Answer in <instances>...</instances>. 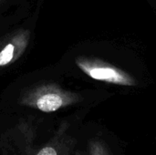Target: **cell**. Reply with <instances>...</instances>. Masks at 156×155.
<instances>
[{"label": "cell", "instance_id": "1", "mask_svg": "<svg viewBox=\"0 0 156 155\" xmlns=\"http://www.w3.org/2000/svg\"><path fill=\"white\" fill-rule=\"evenodd\" d=\"M82 100L80 94L65 90L56 82H44L26 90L20 95L18 103L24 107L51 113L77 105Z\"/></svg>", "mask_w": 156, "mask_h": 155}, {"label": "cell", "instance_id": "2", "mask_svg": "<svg viewBox=\"0 0 156 155\" xmlns=\"http://www.w3.org/2000/svg\"><path fill=\"white\" fill-rule=\"evenodd\" d=\"M75 64L92 79L123 87L138 85L137 79L130 73L100 58L80 56L75 58Z\"/></svg>", "mask_w": 156, "mask_h": 155}, {"label": "cell", "instance_id": "3", "mask_svg": "<svg viewBox=\"0 0 156 155\" xmlns=\"http://www.w3.org/2000/svg\"><path fill=\"white\" fill-rule=\"evenodd\" d=\"M37 139V126L33 120H20L7 130L0 140L1 155H33Z\"/></svg>", "mask_w": 156, "mask_h": 155}, {"label": "cell", "instance_id": "4", "mask_svg": "<svg viewBox=\"0 0 156 155\" xmlns=\"http://www.w3.org/2000/svg\"><path fill=\"white\" fill-rule=\"evenodd\" d=\"M30 41V30L20 28L0 40V69L16 62L27 50Z\"/></svg>", "mask_w": 156, "mask_h": 155}, {"label": "cell", "instance_id": "5", "mask_svg": "<svg viewBox=\"0 0 156 155\" xmlns=\"http://www.w3.org/2000/svg\"><path fill=\"white\" fill-rule=\"evenodd\" d=\"M77 144L76 137L70 132V125L62 122L52 137L42 147L36 150L33 155H71Z\"/></svg>", "mask_w": 156, "mask_h": 155}, {"label": "cell", "instance_id": "6", "mask_svg": "<svg viewBox=\"0 0 156 155\" xmlns=\"http://www.w3.org/2000/svg\"><path fill=\"white\" fill-rule=\"evenodd\" d=\"M89 155H112L106 143L99 138L91 139L88 144Z\"/></svg>", "mask_w": 156, "mask_h": 155}, {"label": "cell", "instance_id": "7", "mask_svg": "<svg viewBox=\"0 0 156 155\" xmlns=\"http://www.w3.org/2000/svg\"><path fill=\"white\" fill-rule=\"evenodd\" d=\"M74 155H82V153H81L80 152H76V153H75V154H74Z\"/></svg>", "mask_w": 156, "mask_h": 155}, {"label": "cell", "instance_id": "8", "mask_svg": "<svg viewBox=\"0 0 156 155\" xmlns=\"http://www.w3.org/2000/svg\"><path fill=\"white\" fill-rule=\"evenodd\" d=\"M2 2H3V0H0V6H1V5H2Z\"/></svg>", "mask_w": 156, "mask_h": 155}]
</instances>
